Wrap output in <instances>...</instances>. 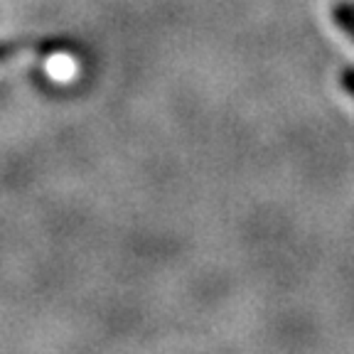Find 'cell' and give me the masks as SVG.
<instances>
[{"instance_id":"1","label":"cell","mask_w":354,"mask_h":354,"mask_svg":"<svg viewBox=\"0 0 354 354\" xmlns=\"http://www.w3.org/2000/svg\"><path fill=\"white\" fill-rule=\"evenodd\" d=\"M64 47V42H10V44H0V62L10 59L15 52L22 50H37V52H50Z\"/></svg>"},{"instance_id":"2","label":"cell","mask_w":354,"mask_h":354,"mask_svg":"<svg viewBox=\"0 0 354 354\" xmlns=\"http://www.w3.org/2000/svg\"><path fill=\"white\" fill-rule=\"evenodd\" d=\"M332 22L354 42V6H349V3H337V6L332 8Z\"/></svg>"},{"instance_id":"3","label":"cell","mask_w":354,"mask_h":354,"mask_svg":"<svg viewBox=\"0 0 354 354\" xmlns=\"http://www.w3.org/2000/svg\"><path fill=\"white\" fill-rule=\"evenodd\" d=\"M339 84H342L344 91H347V94L354 99V69H352V66L342 69V74H339Z\"/></svg>"}]
</instances>
